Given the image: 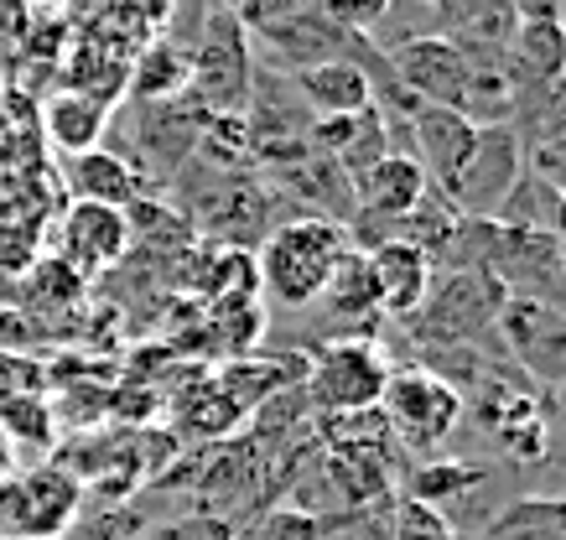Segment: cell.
Returning <instances> with one entry per match:
<instances>
[{
    "mask_svg": "<svg viewBox=\"0 0 566 540\" xmlns=\"http://www.w3.org/2000/svg\"><path fill=\"white\" fill-rule=\"evenodd\" d=\"M36 0H0V63L21 47V36L32 32Z\"/></svg>",
    "mask_w": 566,
    "mask_h": 540,
    "instance_id": "cell-26",
    "label": "cell"
},
{
    "mask_svg": "<svg viewBox=\"0 0 566 540\" xmlns=\"http://www.w3.org/2000/svg\"><path fill=\"white\" fill-rule=\"evenodd\" d=\"M188 57H192V73H188V94L182 99L203 120L244 115L250 88H255V42L244 32L240 11L203 0V27H198V42L188 47Z\"/></svg>",
    "mask_w": 566,
    "mask_h": 540,
    "instance_id": "cell-4",
    "label": "cell"
},
{
    "mask_svg": "<svg viewBox=\"0 0 566 540\" xmlns=\"http://www.w3.org/2000/svg\"><path fill=\"white\" fill-rule=\"evenodd\" d=\"M369 261V280H375V301L385 317H416L431 297V276L437 265L406 240H379L364 250Z\"/></svg>",
    "mask_w": 566,
    "mask_h": 540,
    "instance_id": "cell-12",
    "label": "cell"
},
{
    "mask_svg": "<svg viewBox=\"0 0 566 540\" xmlns=\"http://www.w3.org/2000/svg\"><path fill=\"white\" fill-rule=\"evenodd\" d=\"M323 301H327V313L338 317V322H348V328H359V322L379 317L375 280H369V261H364V250H348L344 261H338V271H333V280H327Z\"/></svg>",
    "mask_w": 566,
    "mask_h": 540,
    "instance_id": "cell-19",
    "label": "cell"
},
{
    "mask_svg": "<svg viewBox=\"0 0 566 540\" xmlns=\"http://www.w3.org/2000/svg\"><path fill=\"white\" fill-rule=\"evenodd\" d=\"M192 57L172 36H151L136 57H130V78H125V99L136 105H172L188 94Z\"/></svg>",
    "mask_w": 566,
    "mask_h": 540,
    "instance_id": "cell-17",
    "label": "cell"
},
{
    "mask_svg": "<svg viewBox=\"0 0 566 540\" xmlns=\"http://www.w3.org/2000/svg\"><path fill=\"white\" fill-rule=\"evenodd\" d=\"M494 473L483 468V463H458V457H427L421 468L411 473V484H406V499H421V505L442 509L452 499H468V494H479Z\"/></svg>",
    "mask_w": 566,
    "mask_h": 540,
    "instance_id": "cell-18",
    "label": "cell"
},
{
    "mask_svg": "<svg viewBox=\"0 0 566 540\" xmlns=\"http://www.w3.org/2000/svg\"><path fill=\"white\" fill-rule=\"evenodd\" d=\"M78 6H109V0H78Z\"/></svg>",
    "mask_w": 566,
    "mask_h": 540,
    "instance_id": "cell-31",
    "label": "cell"
},
{
    "mask_svg": "<svg viewBox=\"0 0 566 540\" xmlns=\"http://www.w3.org/2000/svg\"><path fill=\"white\" fill-rule=\"evenodd\" d=\"M385 63H390L395 84L406 88L411 99H421V105L458 109L473 125H510L515 84H510L499 57H479L437 32H421L395 42Z\"/></svg>",
    "mask_w": 566,
    "mask_h": 540,
    "instance_id": "cell-1",
    "label": "cell"
},
{
    "mask_svg": "<svg viewBox=\"0 0 566 540\" xmlns=\"http://www.w3.org/2000/svg\"><path fill=\"white\" fill-rule=\"evenodd\" d=\"M17 473V447H11V436L0 432V478H11Z\"/></svg>",
    "mask_w": 566,
    "mask_h": 540,
    "instance_id": "cell-28",
    "label": "cell"
},
{
    "mask_svg": "<svg viewBox=\"0 0 566 540\" xmlns=\"http://www.w3.org/2000/svg\"><path fill=\"white\" fill-rule=\"evenodd\" d=\"M63 188L73 203H109V209H130L140 198H151L136 167L109 146H94L84 157H63Z\"/></svg>",
    "mask_w": 566,
    "mask_h": 540,
    "instance_id": "cell-15",
    "label": "cell"
},
{
    "mask_svg": "<svg viewBox=\"0 0 566 540\" xmlns=\"http://www.w3.org/2000/svg\"><path fill=\"white\" fill-rule=\"evenodd\" d=\"M136 234H130V213L109 209V203H69L63 224H57V261H69L84 280L115 271L130 261Z\"/></svg>",
    "mask_w": 566,
    "mask_h": 540,
    "instance_id": "cell-10",
    "label": "cell"
},
{
    "mask_svg": "<svg viewBox=\"0 0 566 540\" xmlns=\"http://www.w3.org/2000/svg\"><path fill=\"white\" fill-rule=\"evenodd\" d=\"M379 416H385L390 436L406 453L431 457L458 436L468 405H463V390L447 380V374L416 364V369H390L385 395H379Z\"/></svg>",
    "mask_w": 566,
    "mask_h": 540,
    "instance_id": "cell-5",
    "label": "cell"
},
{
    "mask_svg": "<svg viewBox=\"0 0 566 540\" xmlns=\"http://www.w3.org/2000/svg\"><path fill=\"white\" fill-rule=\"evenodd\" d=\"M84 520V484L57 463L11 478V530L6 540H63Z\"/></svg>",
    "mask_w": 566,
    "mask_h": 540,
    "instance_id": "cell-7",
    "label": "cell"
},
{
    "mask_svg": "<svg viewBox=\"0 0 566 540\" xmlns=\"http://www.w3.org/2000/svg\"><path fill=\"white\" fill-rule=\"evenodd\" d=\"M390 540H458V525L447 520L442 509H431V505H421V499L395 494V505H390Z\"/></svg>",
    "mask_w": 566,
    "mask_h": 540,
    "instance_id": "cell-23",
    "label": "cell"
},
{
    "mask_svg": "<svg viewBox=\"0 0 566 540\" xmlns=\"http://www.w3.org/2000/svg\"><path fill=\"white\" fill-rule=\"evenodd\" d=\"M177 192H182L192 234H213V244H229V250H255L281 224L275 209H286V198L255 167H223V161L208 167L198 157L177 172Z\"/></svg>",
    "mask_w": 566,
    "mask_h": 540,
    "instance_id": "cell-2",
    "label": "cell"
},
{
    "mask_svg": "<svg viewBox=\"0 0 566 540\" xmlns=\"http://www.w3.org/2000/svg\"><path fill=\"white\" fill-rule=\"evenodd\" d=\"M0 94H6V63H0Z\"/></svg>",
    "mask_w": 566,
    "mask_h": 540,
    "instance_id": "cell-30",
    "label": "cell"
},
{
    "mask_svg": "<svg viewBox=\"0 0 566 540\" xmlns=\"http://www.w3.org/2000/svg\"><path fill=\"white\" fill-rule=\"evenodd\" d=\"M390 73V63H359V57H333L292 73V88L312 120H338L375 109V84Z\"/></svg>",
    "mask_w": 566,
    "mask_h": 540,
    "instance_id": "cell-11",
    "label": "cell"
},
{
    "mask_svg": "<svg viewBox=\"0 0 566 540\" xmlns=\"http://www.w3.org/2000/svg\"><path fill=\"white\" fill-rule=\"evenodd\" d=\"M504 73L510 84H551L566 78V17H525L504 47Z\"/></svg>",
    "mask_w": 566,
    "mask_h": 540,
    "instance_id": "cell-16",
    "label": "cell"
},
{
    "mask_svg": "<svg viewBox=\"0 0 566 540\" xmlns=\"http://www.w3.org/2000/svg\"><path fill=\"white\" fill-rule=\"evenodd\" d=\"M431 11H437V36L479 57H499V63H504V47L520 27L510 0H437Z\"/></svg>",
    "mask_w": 566,
    "mask_h": 540,
    "instance_id": "cell-14",
    "label": "cell"
},
{
    "mask_svg": "<svg viewBox=\"0 0 566 540\" xmlns=\"http://www.w3.org/2000/svg\"><path fill=\"white\" fill-rule=\"evenodd\" d=\"M416 6H437V0H416Z\"/></svg>",
    "mask_w": 566,
    "mask_h": 540,
    "instance_id": "cell-32",
    "label": "cell"
},
{
    "mask_svg": "<svg viewBox=\"0 0 566 540\" xmlns=\"http://www.w3.org/2000/svg\"><path fill=\"white\" fill-rule=\"evenodd\" d=\"M0 432L11 436V447H32L48 453L52 436H57V416H52L48 395H17V401H0Z\"/></svg>",
    "mask_w": 566,
    "mask_h": 540,
    "instance_id": "cell-22",
    "label": "cell"
},
{
    "mask_svg": "<svg viewBox=\"0 0 566 540\" xmlns=\"http://www.w3.org/2000/svg\"><path fill=\"white\" fill-rule=\"evenodd\" d=\"M385 380H390V359L369 338H333L312 353L302 395L323 416H364V411H379Z\"/></svg>",
    "mask_w": 566,
    "mask_h": 540,
    "instance_id": "cell-6",
    "label": "cell"
},
{
    "mask_svg": "<svg viewBox=\"0 0 566 540\" xmlns=\"http://www.w3.org/2000/svg\"><path fill=\"white\" fill-rule=\"evenodd\" d=\"M140 540H234V525L208 515V509H188L177 520H161L151 530H140Z\"/></svg>",
    "mask_w": 566,
    "mask_h": 540,
    "instance_id": "cell-24",
    "label": "cell"
},
{
    "mask_svg": "<svg viewBox=\"0 0 566 540\" xmlns=\"http://www.w3.org/2000/svg\"><path fill=\"white\" fill-rule=\"evenodd\" d=\"M520 172H525V146H520V136L510 125H483L479 146H473L458 188L447 198V209L458 213V219H494L499 203H504L510 188L520 182Z\"/></svg>",
    "mask_w": 566,
    "mask_h": 540,
    "instance_id": "cell-8",
    "label": "cell"
},
{
    "mask_svg": "<svg viewBox=\"0 0 566 540\" xmlns=\"http://www.w3.org/2000/svg\"><path fill=\"white\" fill-rule=\"evenodd\" d=\"M42 136L57 157H84L94 146H104L109 136V120H115V105L109 99H94L84 88H57L42 99Z\"/></svg>",
    "mask_w": 566,
    "mask_h": 540,
    "instance_id": "cell-13",
    "label": "cell"
},
{
    "mask_svg": "<svg viewBox=\"0 0 566 540\" xmlns=\"http://www.w3.org/2000/svg\"><path fill=\"white\" fill-rule=\"evenodd\" d=\"M234 540H327V530L302 505H265L234 525Z\"/></svg>",
    "mask_w": 566,
    "mask_h": 540,
    "instance_id": "cell-21",
    "label": "cell"
},
{
    "mask_svg": "<svg viewBox=\"0 0 566 540\" xmlns=\"http://www.w3.org/2000/svg\"><path fill=\"white\" fill-rule=\"evenodd\" d=\"M213 6H229V11H240V6H250V0H213Z\"/></svg>",
    "mask_w": 566,
    "mask_h": 540,
    "instance_id": "cell-29",
    "label": "cell"
},
{
    "mask_svg": "<svg viewBox=\"0 0 566 540\" xmlns=\"http://www.w3.org/2000/svg\"><path fill=\"white\" fill-rule=\"evenodd\" d=\"M177 421H182V432L188 436H203V442H219V436H229L234 426L244 421V411L229 395H223L213 380L192 384L188 395L177 401Z\"/></svg>",
    "mask_w": 566,
    "mask_h": 540,
    "instance_id": "cell-20",
    "label": "cell"
},
{
    "mask_svg": "<svg viewBox=\"0 0 566 540\" xmlns=\"http://www.w3.org/2000/svg\"><path fill=\"white\" fill-rule=\"evenodd\" d=\"M354 240H348L344 224L333 219H312V213H296V219H281V224L255 244V280L265 301L286 307V313H307L317 307L327 292V280L338 271Z\"/></svg>",
    "mask_w": 566,
    "mask_h": 540,
    "instance_id": "cell-3",
    "label": "cell"
},
{
    "mask_svg": "<svg viewBox=\"0 0 566 540\" xmlns=\"http://www.w3.org/2000/svg\"><path fill=\"white\" fill-rule=\"evenodd\" d=\"M317 6H323V17L333 21V27H344V32H354V36H369L375 27H385L395 0H317Z\"/></svg>",
    "mask_w": 566,
    "mask_h": 540,
    "instance_id": "cell-25",
    "label": "cell"
},
{
    "mask_svg": "<svg viewBox=\"0 0 566 540\" xmlns=\"http://www.w3.org/2000/svg\"><path fill=\"white\" fill-rule=\"evenodd\" d=\"M400 130L411 140V157L421 161V172H427V188L447 203L452 188H458V177H463L468 157H473V146H479L483 125H473L468 115H458V109H437V105H421V99H416L411 115L400 120Z\"/></svg>",
    "mask_w": 566,
    "mask_h": 540,
    "instance_id": "cell-9",
    "label": "cell"
},
{
    "mask_svg": "<svg viewBox=\"0 0 566 540\" xmlns=\"http://www.w3.org/2000/svg\"><path fill=\"white\" fill-rule=\"evenodd\" d=\"M515 6V17H566V0H510Z\"/></svg>",
    "mask_w": 566,
    "mask_h": 540,
    "instance_id": "cell-27",
    "label": "cell"
}]
</instances>
